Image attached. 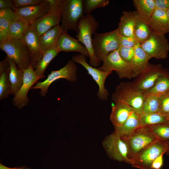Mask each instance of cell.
<instances>
[{"label":"cell","mask_w":169,"mask_h":169,"mask_svg":"<svg viewBox=\"0 0 169 169\" xmlns=\"http://www.w3.org/2000/svg\"><path fill=\"white\" fill-rule=\"evenodd\" d=\"M99 26L98 22L90 13L84 15L78 23V32L76 36L79 41L87 50L89 55L90 64L96 67L100 62L96 56L92 45V36L96 33Z\"/></svg>","instance_id":"6da1fadb"},{"label":"cell","mask_w":169,"mask_h":169,"mask_svg":"<svg viewBox=\"0 0 169 169\" xmlns=\"http://www.w3.org/2000/svg\"><path fill=\"white\" fill-rule=\"evenodd\" d=\"M83 0H59L60 22L64 32H78V23L84 15Z\"/></svg>","instance_id":"7a4b0ae2"},{"label":"cell","mask_w":169,"mask_h":169,"mask_svg":"<svg viewBox=\"0 0 169 169\" xmlns=\"http://www.w3.org/2000/svg\"><path fill=\"white\" fill-rule=\"evenodd\" d=\"M144 98V93L136 90L130 82H121L111 95L114 103L120 100L124 102L140 115L143 113Z\"/></svg>","instance_id":"3957f363"},{"label":"cell","mask_w":169,"mask_h":169,"mask_svg":"<svg viewBox=\"0 0 169 169\" xmlns=\"http://www.w3.org/2000/svg\"><path fill=\"white\" fill-rule=\"evenodd\" d=\"M120 34L118 28L112 31L95 34L92 45L94 53L100 61L111 52L119 49Z\"/></svg>","instance_id":"277c9868"},{"label":"cell","mask_w":169,"mask_h":169,"mask_svg":"<svg viewBox=\"0 0 169 169\" xmlns=\"http://www.w3.org/2000/svg\"><path fill=\"white\" fill-rule=\"evenodd\" d=\"M0 48L20 69L23 70L31 65L30 54L23 39H8L0 43Z\"/></svg>","instance_id":"5b68a950"},{"label":"cell","mask_w":169,"mask_h":169,"mask_svg":"<svg viewBox=\"0 0 169 169\" xmlns=\"http://www.w3.org/2000/svg\"><path fill=\"white\" fill-rule=\"evenodd\" d=\"M77 70V66L75 63L70 60L64 66L59 70L51 71L46 79L43 81L37 82L31 89H39V94L41 96L44 97L50 85L58 79H64L70 82H76Z\"/></svg>","instance_id":"8992f818"},{"label":"cell","mask_w":169,"mask_h":169,"mask_svg":"<svg viewBox=\"0 0 169 169\" xmlns=\"http://www.w3.org/2000/svg\"><path fill=\"white\" fill-rule=\"evenodd\" d=\"M122 139L128 146L131 160L141 151L159 140L148 126H142L130 136Z\"/></svg>","instance_id":"52a82bcc"},{"label":"cell","mask_w":169,"mask_h":169,"mask_svg":"<svg viewBox=\"0 0 169 169\" xmlns=\"http://www.w3.org/2000/svg\"><path fill=\"white\" fill-rule=\"evenodd\" d=\"M168 149L167 142L158 140L139 152L131 159V164L141 169H151L153 161Z\"/></svg>","instance_id":"ba28073f"},{"label":"cell","mask_w":169,"mask_h":169,"mask_svg":"<svg viewBox=\"0 0 169 169\" xmlns=\"http://www.w3.org/2000/svg\"><path fill=\"white\" fill-rule=\"evenodd\" d=\"M140 46L151 58L165 59L167 58L169 43L165 35L152 31Z\"/></svg>","instance_id":"9c48e42d"},{"label":"cell","mask_w":169,"mask_h":169,"mask_svg":"<svg viewBox=\"0 0 169 169\" xmlns=\"http://www.w3.org/2000/svg\"><path fill=\"white\" fill-rule=\"evenodd\" d=\"M71 59L75 63L82 65L97 84L99 90L97 96L98 99L101 100H107L109 93L105 88V82L107 77L112 72L103 71L91 66L87 62L86 57L80 54L73 56Z\"/></svg>","instance_id":"30bf717a"},{"label":"cell","mask_w":169,"mask_h":169,"mask_svg":"<svg viewBox=\"0 0 169 169\" xmlns=\"http://www.w3.org/2000/svg\"><path fill=\"white\" fill-rule=\"evenodd\" d=\"M102 65L97 68L106 72L115 71L120 79L134 78L130 65L121 58L119 49L114 51L106 56L102 61Z\"/></svg>","instance_id":"8fae6325"},{"label":"cell","mask_w":169,"mask_h":169,"mask_svg":"<svg viewBox=\"0 0 169 169\" xmlns=\"http://www.w3.org/2000/svg\"><path fill=\"white\" fill-rule=\"evenodd\" d=\"M103 145L110 157L115 160L131 164L127 145L115 131L105 138Z\"/></svg>","instance_id":"7c38bea8"},{"label":"cell","mask_w":169,"mask_h":169,"mask_svg":"<svg viewBox=\"0 0 169 169\" xmlns=\"http://www.w3.org/2000/svg\"><path fill=\"white\" fill-rule=\"evenodd\" d=\"M23 71L22 85L13 99V104L19 109L27 105L29 101V99L27 96L28 91L39 79L43 78L36 74L31 64Z\"/></svg>","instance_id":"4fadbf2b"},{"label":"cell","mask_w":169,"mask_h":169,"mask_svg":"<svg viewBox=\"0 0 169 169\" xmlns=\"http://www.w3.org/2000/svg\"><path fill=\"white\" fill-rule=\"evenodd\" d=\"M164 69L160 64L151 65L140 74L132 82L134 87L145 93L154 85Z\"/></svg>","instance_id":"5bb4252c"},{"label":"cell","mask_w":169,"mask_h":169,"mask_svg":"<svg viewBox=\"0 0 169 169\" xmlns=\"http://www.w3.org/2000/svg\"><path fill=\"white\" fill-rule=\"evenodd\" d=\"M60 22L59 6L53 5L50 6V10L47 14L29 26L35 31L39 37L51 28L59 25Z\"/></svg>","instance_id":"9a60e30c"},{"label":"cell","mask_w":169,"mask_h":169,"mask_svg":"<svg viewBox=\"0 0 169 169\" xmlns=\"http://www.w3.org/2000/svg\"><path fill=\"white\" fill-rule=\"evenodd\" d=\"M50 10L48 0L39 4L16 8L14 12L18 16L26 21L29 25L47 14Z\"/></svg>","instance_id":"2e32d148"},{"label":"cell","mask_w":169,"mask_h":169,"mask_svg":"<svg viewBox=\"0 0 169 169\" xmlns=\"http://www.w3.org/2000/svg\"><path fill=\"white\" fill-rule=\"evenodd\" d=\"M38 37L35 31L29 26L24 32L22 38L29 52L31 64L34 70L44 53L40 46Z\"/></svg>","instance_id":"e0dca14e"},{"label":"cell","mask_w":169,"mask_h":169,"mask_svg":"<svg viewBox=\"0 0 169 169\" xmlns=\"http://www.w3.org/2000/svg\"><path fill=\"white\" fill-rule=\"evenodd\" d=\"M56 47L60 52H77L89 57L88 52L84 46L77 39L69 35L67 32H64L60 36Z\"/></svg>","instance_id":"ac0fdd59"},{"label":"cell","mask_w":169,"mask_h":169,"mask_svg":"<svg viewBox=\"0 0 169 169\" xmlns=\"http://www.w3.org/2000/svg\"><path fill=\"white\" fill-rule=\"evenodd\" d=\"M110 119L115 126H120L126 122L134 110L128 105L122 101L114 102Z\"/></svg>","instance_id":"d6986e66"},{"label":"cell","mask_w":169,"mask_h":169,"mask_svg":"<svg viewBox=\"0 0 169 169\" xmlns=\"http://www.w3.org/2000/svg\"><path fill=\"white\" fill-rule=\"evenodd\" d=\"M151 59L140 44L135 47L134 55L130 65L134 77H136L151 65L148 62Z\"/></svg>","instance_id":"ffe728a7"},{"label":"cell","mask_w":169,"mask_h":169,"mask_svg":"<svg viewBox=\"0 0 169 169\" xmlns=\"http://www.w3.org/2000/svg\"><path fill=\"white\" fill-rule=\"evenodd\" d=\"M141 115L134 110L124 124L120 126H115V132L122 139L128 137L142 126Z\"/></svg>","instance_id":"44dd1931"},{"label":"cell","mask_w":169,"mask_h":169,"mask_svg":"<svg viewBox=\"0 0 169 169\" xmlns=\"http://www.w3.org/2000/svg\"><path fill=\"white\" fill-rule=\"evenodd\" d=\"M166 12V10L155 8L149 22L153 31L165 35L169 33Z\"/></svg>","instance_id":"7402d4cb"},{"label":"cell","mask_w":169,"mask_h":169,"mask_svg":"<svg viewBox=\"0 0 169 169\" xmlns=\"http://www.w3.org/2000/svg\"><path fill=\"white\" fill-rule=\"evenodd\" d=\"M10 65L6 56L0 62V100L10 95L11 84L9 79Z\"/></svg>","instance_id":"603a6c76"},{"label":"cell","mask_w":169,"mask_h":169,"mask_svg":"<svg viewBox=\"0 0 169 169\" xmlns=\"http://www.w3.org/2000/svg\"><path fill=\"white\" fill-rule=\"evenodd\" d=\"M64 31L60 25L51 28L38 37V41L42 52L56 47L58 40Z\"/></svg>","instance_id":"cb8c5ba5"},{"label":"cell","mask_w":169,"mask_h":169,"mask_svg":"<svg viewBox=\"0 0 169 169\" xmlns=\"http://www.w3.org/2000/svg\"><path fill=\"white\" fill-rule=\"evenodd\" d=\"M15 12L10 9H0V43L9 38L12 22L19 18Z\"/></svg>","instance_id":"d4e9b609"},{"label":"cell","mask_w":169,"mask_h":169,"mask_svg":"<svg viewBox=\"0 0 169 169\" xmlns=\"http://www.w3.org/2000/svg\"><path fill=\"white\" fill-rule=\"evenodd\" d=\"M135 23L134 12L123 11L118 28L120 35L124 37H134Z\"/></svg>","instance_id":"484cf974"},{"label":"cell","mask_w":169,"mask_h":169,"mask_svg":"<svg viewBox=\"0 0 169 169\" xmlns=\"http://www.w3.org/2000/svg\"><path fill=\"white\" fill-rule=\"evenodd\" d=\"M10 65L9 79L11 84L10 95H14L21 87L23 81V71L18 68L14 61L7 56Z\"/></svg>","instance_id":"4316f807"},{"label":"cell","mask_w":169,"mask_h":169,"mask_svg":"<svg viewBox=\"0 0 169 169\" xmlns=\"http://www.w3.org/2000/svg\"><path fill=\"white\" fill-rule=\"evenodd\" d=\"M135 23L134 36L138 42L141 44L149 37L152 31L149 24L142 19L136 11H134Z\"/></svg>","instance_id":"83f0119b"},{"label":"cell","mask_w":169,"mask_h":169,"mask_svg":"<svg viewBox=\"0 0 169 169\" xmlns=\"http://www.w3.org/2000/svg\"><path fill=\"white\" fill-rule=\"evenodd\" d=\"M133 3L138 15L149 23L155 9L154 0H134Z\"/></svg>","instance_id":"f1b7e54d"},{"label":"cell","mask_w":169,"mask_h":169,"mask_svg":"<svg viewBox=\"0 0 169 169\" xmlns=\"http://www.w3.org/2000/svg\"><path fill=\"white\" fill-rule=\"evenodd\" d=\"M59 52L56 47H54L48 49L44 53L34 69L38 76L43 78L45 77L44 73L48 66Z\"/></svg>","instance_id":"f546056e"},{"label":"cell","mask_w":169,"mask_h":169,"mask_svg":"<svg viewBox=\"0 0 169 169\" xmlns=\"http://www.w3.org/2000/svg\"><path fill=\"white\" fill-rule=\"evenodd\" d=\"M169 90V70L164 69L153 86L148 91L145 93L159 96Z\"/></svg>","instance_id":"4dcf8cb0"},{"label":"cell","mask_w":169,"mask_h":169,"mask_svg":"<svg viewBox=\"0 0 169 169\" xmlns=\"http://www.w3.org/2000/svg\"><path fill=\"white\" fill-rule=\"evenodd\" d=\"M29 26L26 21L21 18L13 21L9 28L8 39H22L23 33Z\"/></svg>","instance_id":"1f68e13d"},{"label":"cell","mask_w":169,"mask_h":169,"mask_svg":"<svg viewBox=\"0 0 169 169\" xmlns=\"http://www.w3.org/2000/svg\"><path fill=\"white\" fill-rule=\"evenodd\" d=\"M141 118L142 126H151L168 122L165 116L158 113H142Z\"/></svg>","instance_id":"d6a6232c"},{"label":"cell","mask_w":169,"mask_h":169,"mask_svg":"<svg viewBox=\"0 0 169 169\" xmlns=\"http://www.w3.org/2000/svg\"><path fill=\"white\" fill-rule=\"evenodd\" d=\"M144 94L145 98L142 113H158V96L153 94Z\"/></svg>","instance_id":"836d02e7"},{"label":"cell","mask_w":169,"mask_h":169,"mask_svg":"<svg viewBox=\"0 0 169 169\" xmlns=\"http://www.w3.org/2000/svg\"><path fill=\"white\" fill-rule=\"evenodd\" d=\"M148 126L152 133L158 139L166 142L169 141V123Z\"/></svg>","instance_id":"e575fe53"},{"label":"cell","mask_w":169,"mask_h":169,"mask_svg":"<svg viewBox=\"0 0 169 169\" xmlns=\"http://www.w3.org/2000/svg\"><path fill=\"white\" fill-rule=\"evenodd\" d=\"M109 0H83V8L84 13H90L94 10L98 8H104L109 4Z\"/></svg>","instance_id":"d590c367"},{"label":"cell","mask_w":169,"mask_h":169,"mask_svg":"<svg viewBox=\"0 0 169 169\" xmlns=\"http://www.w3.org/2000/svg\"><path fill=\"white\" fill-rule=\"evenodd\" d=\"M158 113L166 117L169 115V90L158 96Z\"/></svg>","instance_id":"8d00e7d4"},{"label":"cell","mask_w":169,"mask_h":169,"mask_svg":"<svg viewBox=\"0 0 169 169\" xmlns=\"http://www.w3.org/2000/svg\"><path fill=\"white\" fill-rule=\"evenodd\" d=\"M135 47H121L119 49V53L122 59L130 65L131 64L134 55Z\"/></svg>","instance_id":"74e56055"},{"label":"cell","mask_w":169,"mask_h":169,"mask_svg":"<svg viewBox=\"0 0 169 169\" xmlns=\"http://www.w3.org/2000/svg\"><path fill=\"white\" fill-rule=\"evenodd\" d=\"M120 47L134 48L139 44L135 37H127L120 35Z\"/></svg>","instance_id":"f35d334b"},{"label":"cell","mask_w":169,"mask_h":169,"mask_svg":"<svg viewBox=\"0 0 169 169\" xmlns=\"http://www.w3.org/2000/svg\"><path fill=\"white\" fill-rule=\"evenodd\" d=\"M15 8L38 5L44 0H12Z\"/></svg>","instance_id":"ab89813d"},{"label":"cell","mask_w":169,"mask_h":169,"mask_svg":"<svg viewBox=\"0 0 169 169\" xmlns=\"http://www.w3.org/2000/svg\"><path fill=\"white\" fill-rule=\"evenodd\" d=\"M156 9L167 10L169 8V0H154Z\"/></svg>","instance_id":"60d3db41"},{"label":"cell","mask_w":169,"mask_h":169,"mask_svg":"<svg viewBox=\"0 0 169 169\" xmlns=\"http://www.w3.org/2000/svg\"><path fill=\"white\" fill-rule=\"evenodd\" d=\"M15 9L12 0H0V9H8L14 11Z\"/></svg>","instance_id":"b9f144b4"},{"label":"cell","mask_w":169,"mask_h":169,"mask_svg":"<svg viewBox=\"0 0 169 169\" xmlns=\"http://www.w3.org/2000/svg\"><path fill=\"white\" fill-rule=\"evenodd\" d=\"M162 154L156 158L153 161L151 165V169H160L163 164V155Z\"/></svg>","instance_id":"7bdbcfd3"},{"label":"cell","mask_w":169,"mask_h":169,"mask_svg":"<svg viewBox=\"0 0 169 169\" xmlns=\"http://www.w3.org/2000/svg\"><path fill=\"white\" fill-rule=\"evenodd\" d=\"M15 168H10L5 166L1 163L0 164V169H15Z\"/></svg>","instance_id":"ee69618b"},{"label":"cell","mask_w":169,"mask_h":169,"mask_svg":"<svg viewBox=\"0 0 169 169\" xmlns=\"http://www.w3.org/2000/svg\"><path fill=\"white\" fill-rule=\"evenodd\" d=\"M166 16L167 19L168 26L169 29V8L166 10Z\"/></svg>","instance_id":"f6af8a7d"},{"label":"cell","mask_w":169,"mask_h":169,"mask_svg":"<svg viewBox=\"0 0 169 169\" xmlns=\"http://www.w3.org/2000/svg\"><path fill=\"white\" fill-rule=\"evenodd\" d=\"M167 144L168 146V149L166 153L167 155H169V141L167 142Z\"/></svg>","instance_id":"bcb514c9"},{"label":"cell","mask_w":169,"mask_h":169,"mask_svg":"<svg viewBox=\"0 0 169 169\" xmlns=\"http://www.w3.org/2000/svg\"><path fill=\"white\" fill-rule=\"evenodd\" d=\"M15 169H27L23 167L15 168Z\"/></svg>","instance_id":"7dc6e473"},{"label":"cell","mask_w":169,"mask_h":169,"mask_svg":"<svg viewBox=\"0 0 169 169\" xmlns=\"http://www.w3.org/2000/svg\"><path fill=\"white\" fill-rule=\"evenodd\" d=\"M166 117V118L167 120L168 121L169 120V115Z\"/></svg>","instance_id":"c3c4849f"},{"label":"cell","mask_w":169,"mask_h":169,"mask_svg":"<svg viewBox=\"0 0 169 169\" xmlns=\"http://www.w3.org/2000/svg\"><path fill=\"white\" fill-rule=\"evenodd\" d=\"M168 123H169V121H168Z\"/></svg>","instance_id":"681fc988"}]
</instances>
